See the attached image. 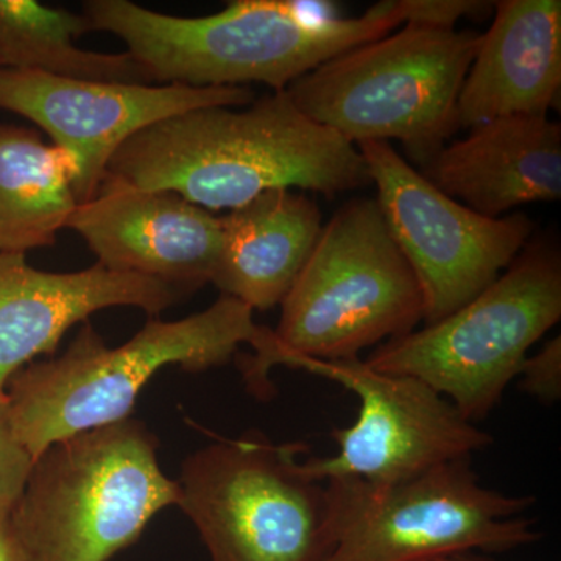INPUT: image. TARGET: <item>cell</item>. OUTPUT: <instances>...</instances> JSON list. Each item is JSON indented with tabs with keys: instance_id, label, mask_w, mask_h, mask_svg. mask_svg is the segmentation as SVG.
I'll return each instance as SVG.
<instances>
[{
	"instance_id": "6da1fadb",
	"label": "cell",
	"mask_w": 561,
	"mask_h": 561,
	"mask_svg": "<svg viewBox=\"0 0 561 561\" xmlns=\"http://www.w3.org/2000/svg\"><path fill=\"white\" fill-rule=\"evenodd\" d=\"M106 176L175 192L206 210L238 209L272 190L335 197L371 183L357 147L305 116L286 90L241 111L210 106L144 128Z\"/></svg>"
},
{
	"instance_id": "7a4b0ae2",
	"label": "cell",
	"mask_w": 561,
	"mask_h": 561,
	"mask_svg": "<svg viewBox=\"0 0 561 561\" xmlns=\"http://www.w3.org/2000/svg\"><path fill=\"white\" fill-rule=\"evenodd\" d=\"M253 309L228 295L183 320L147 321L124 345L108 348L90 323L57 359L14 373L3 412L14 440L35 461L54 443L130 419L136 398L162 368L186 371L220 367L247 343L245 382L268 387L276 337L253 319Z\"/></svg>"
},
{
	"instance_id": "3957f363",
	"label": "cell",
	"mask_w": 561,
	"mask_h": 561,
	"mask_svg": "<svg viewBox=\"0 0 561 561\" xmlns=\"http://www.w3.org/2000/svg\"><path fill=\"white\" fill-rule=\"evenodd\" d=\"M83 16L91 32L124 41L153 84L264 83L273 91L405 24L402 0H383L348 20L316 16L290 0H236L202 18L162 14L131 0H91Z\"/></svg>"
},
{
	"instance_id": "277c9868",
	"label": "cell",
	"mask_w": 561,
	"mask_h": 561,
	"mask_svg": "<svg viewBox=\"0 0 561 561\" xmlns=\"http://www.w3.org/2000/svg\"><path fill=\"white\" fill-rule=\"evenodd\" d=\"M157 449L133 419L50 445L11 505L16 561H108L131 546L158 512L180 504Z\"/></svg>"
},
{
	"instance_id": "5b68a950",
	"label": "cell",
	"mask_w": 561,
	"mask_h": 561,
	"mask_svg": "<svg viewBox=\"0 0 561 561\" xmlns=\"http://www.w3.org/2000/svg\"><path fill=\"white\" fill-rule=\"evenodd\" d=\"M481 33L405 24L286 88L309 119L351 144L398 139L426 168L459 130L457 101Z\"/></svg>"
},
{
	"instance_id": "8992f818",
	"label": "cell",
	"mask_w": 561,
	"mask_h": 561,
	"mask_svg": "<svg viewBox=\"0 0 561 561\" xmlns=\"http://www.w3.org/2000/svg\"><path fill=\"white\" fill-rule=\"evenodd\" d=\"M275 365L353 360L362 351L415 331L424 300L378 202L356 198L320 232L280 302Z\"/></svg>"
},
{
	"instance_id": "52a82bcc",
	"label": "cell",
	"mask_w": 561,
	"mask_h": 561,
	"mask_svg": "<svg viewBox=\"0 0 561 561\" xmlns=\"http://www.w3.org/2000/svg\"><path fill=\"white\" fill-rule=\"evenodd\" d=\"M560 319V254L538 242L451 316L382 343L365 362L376 371L420 379L478 424Z\"/></svg>"
},
{
	"instance_id": "ba28073f",
	"label": "cell",
	"mask_w": 561,
	"mask_h": 561,
	"mask_svg": "<svg viewBox=\"0 0 561 561\" xmlns=\"http://www.w3.org/2000/svg\"><path fill=\"white\" fill-rule=\"evenodd\" d=\"M331 542L321 561H434L460 552L502 553L545 535L523 513L534 496L483 485L471 459L394 483L327 481Z\"/></svg>"
},
{
	"instance_id": "9c48e42d",
	"label": "cell",
	"mask_w": 561,
	"mask_h": 561,
	"mask_svg": "<svg viewBox=\"0 0 561 561\" xmlns=\"http://www.w3.org/2000/svg\"><path fill=\"white\" fill-rule=\"evenodd\" d=\"M305 443H275L260 431L219 438L184 460L181 511L210 561H321L331 542L327 482L306 474Z\"/></svg>"
},
{
	"instance_id": "30bf717a",
	"label": "cell",
	"mask_w": 561,
	"mask_h": 561,
	"mask_svg": "<svg viewBox=\"0 0 561 561\" xmlns=\"http://www.w3.org/2000/svg\"><path fill=\"white\" fill-rule=\"evenodd\" d=\"M356 147L387 227L419 279L426 324L478 297L529 241L534 224L524 214L481 216L438 191L389 142Z\"/></svg>"
},
{
	"instance_id": "8fae6325",
	"label": "cell",
	"mask_w": 561,
	"mask_h": 561,
	"mask_svg": "<svg viewBox=\"0 0 561 561\" xmlns=\"http://www.w3.org/2000/svg\"><path fill=\"white\" fill-rule=\"evenodd\" d=\"M294 370L320 376L353 391L359 415L350 427H334L339 451L302 460L320 482L360 479L394 483L483 451L493 437L420 379L373 370L367 362L294 359Z\"/></svg>"
},
{
	"instance_id": "7c38bea8",
	"label": "cell",
	"mask_w": 561,
	"mask_h": 561,
	"mask_svg": "<svg viewBox=\"0 0 561 561\" xmlns=\"http://www.w3.org/2000/svg\"><path fill=\"white\" fill-rule=\"evenodd\" d=\"M254 101L249 87L113 83L0 69V110L38 125L72 158L79 205L95 197L116 151L144 128L187 111Z\"/></svg>"
},
{
	"instance_id": "4fadbf2b",
	"label": "cell",
	"mask_w": 561,
	"mask_h": 561,
	"mask_svg": "<svg viewBox=\"0 0 561 561\" xmlns=\"http://www.w3.org/2000/svg\"><path fill=\"white\" fill-rule=\"evenodd\" d=\"M68 228L79 232L98 264L172 284L194 294L213 280L221 253V220L171 191L102 181L77 206Z\"/></svg>"
},
{
	"instance_id": "5bb4252c",
	"label": "cell",
	"mask_w": 561,
	"mask_h": 561,
	"mask_svg": "<svg viewBox=\"0 0 561 561\" xmlns=\"http://www.w3.org/2000/svg\"><path fill=\"white\" fill-rule=\"evenodd\" d=\"M186 291L162 280L108 271H38L25 254L0 253V401L14 373L57 350L62 335L102 309L130 306L150 316L171 308Z\"/></svg>"
},
{
	"instance_id": "9a60e30c",
	"label": "cell",
	"mask_w": 561,
	"mask_h": 561,
	"mask_svg": "<svg viewBox=\"0 0 561 561\" xmlns=\"http://www.w3.org/2000/svg\"><path fill=\"white\" fill-rule=\"evenodd\" d=\"M423 175L442 191L497 219L513 208L561 197V125L548 116H505L443 147Z\"/></svg>"
},
{
	"instance_id": "2e32d148",
	"label": "cell",
	"mask_w": 561,
	"mask_h": 561,
	"mask_svg": "<svg viewBox=\"0 0 561 561\" xmlns=\"http://www.w3.org/2000/svg\"><path fill=\"white\" fill-rule=\"evenodd\" d=\"M493 9L457 101L459 128L548 116L560 95V0H501Z\"/></svg>"
},
{
	"instance_id": "e0dca14e",
	"label": "cell",
	"mask_w": 561,
	"mask_h": 561,
	"mask_svg": "<svg viewBox=\"0 0 561 561\" xmlns=\"http://www.w3.org/2000/svg\"><path fill=\"white\" fill-rule=\"evenodd\" d=\"M221 220V253L210 283L253 311L280 305L319 241L321 213L308 195L272 190Z\"/></svg>"
},
{
	"instance_id": "ac0fdd59",
	"label": "cell",
	"mask_w": 561,
	"mask_h": 561,
	"mask_svg": "<svg viewBox=\"0 0 561 561\" xmlns=\"http://www.w3.org/2000/svg\"><path fill=\"white\" fill-rule=\"evenodd\" d=\"M72 158L38 133L0 124V253L55 245L79 202Z\"/></svg>"
},
{
	"instance_id": "d6986e66",
	"label": "cell",
	"mask_w": 561,
	"mask_h": 561,
	"mask_svg": "<svg viewBox=\"0 0 561 561\" xmlns=\"http://www.w3.org/2000/svg\"><path fill=\"white\" fill-rule=\"evenodd\" d=\"M91 32L83 14L35 0H0V69L27 70L66 79L151 83L128 51L99 54L73 39Z\"/></svg>"
},
{
	"instance_id": "ffe728a7",
	"label": "cell",
	"mask_w": 561,
	"mask_h": 561,
	"mask_svg": "<svg viewBox=\"0 0 561 561\" xmlns=\"http://www.w3.org/2000/svg\"><path fill=\"white\" fill-rule=\"evenodd\" d=\"M519 387L535 400L553 404L561 398V337L546 343L535 356L524 360Z\"/></svg>"
},
{
	"instance_id": "44dd1931",
	"label": "cell",
	"mask_w": 561,
	"mask_h": 561,
	"mask_svg": "<svg viewBox=\"0 0 561 561\" xmlns=\"http://www.w3.org/2000/svg\"><path fill=\"white\" fill-rule=\"evenodd\" d=\"M32 465V457L14 440L3 412V401H0V507L13 505L18 500Z\"/></svg>"
},
{
	"instance_id": "7402d4cb",
	"label": "cell",
	"mask_w": 561,
	"mask_h": 561,
	"mask_svg": "<svg viewBox=\"0 0 561 561\" xmlns=\"http://www.w3.org/2000/svg\"><path fill=\"white\" fill-rule=\"evenodd\" d=\"M402 5L405 24L454 28L460 18L478 16L493 9L494 3L471 0H402Z\"/></svg>"
},
{
	"instance_id": "603a6c76",
	"label": "cell",
	"mask_w": 561,
	"mask_h": 561,
	"mask_svg": "<svg viewBox=\"0 0 561 561\" xmlns=\"http://www.w3.org/2000/svg\"><path fill=\"white\" fill-rule=\"evenodd\" d=\"M10 511L11 505L0 507V561H16L10 527Z\"/></svg>"
},
{
	"instance_id": "cb8c5ba5",
	"label": "cell",
	"mask_w": 561,
	"mask_h": 561,
	"mask_svg": "<svg viewBox=\"0 0 561 561\" xmlns=\"http://www.w3.org/2000/svg\"><path fill=\"white\" fill-rule=\"evenodd\" d=\"M442 561H497L491 559L489 553L482 552H460L454 553V556L446 557V559H440Z\"/></svg>"
},
{
	"instance_id": "d4e9b609",
	"label": "cell",
	"mask_w": 561,
	"mask_h": 561,
	"mask_svg": "<svg viewBox=\"0 0 561 561\" xmlns=\"http://www.w3.org/2000/svg\"><path fill=\"white\" fill-rule=\"evenodd\" d=\"M434 561H442V560H434Z\"/></svg>"
}]
</instances>
